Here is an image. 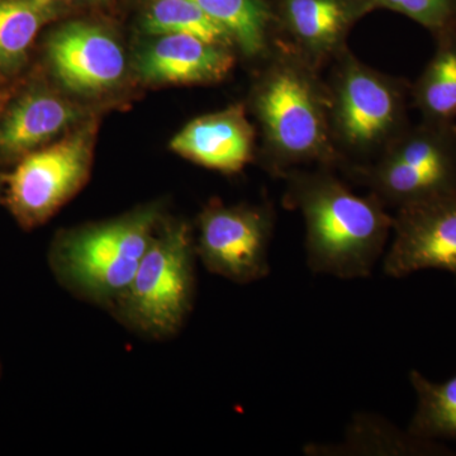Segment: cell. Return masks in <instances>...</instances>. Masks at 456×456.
Wrapping results in <instances>:
<instances>
[{
    "mask_svg": "<svg viewBox=\"0 0 456 456\" xmlns=\"http://www.w3.org/2000/svg\"><path fill=\"white\" fill-rule=\"evenodd\" d=\"M284 203L301 212L307 265L338 279L370 277L391 236L393 217L374 194L358 196L330 167L283 176Z\"/></svg>",
    "mask_w": 456,
    "mask_h": 456,
    "instance_id": "1",
    "label": "cell"
},
{
    "mask_svg": "<svg viewBox=\"0 0 456 456\" xmlns=\"http://www.w3.org/2000/svg\"><path fill=\"white\" fill-rule=\"evenodd\" d=\"M253 92L269 167L278 175L302 167H340L330 127V95L321 70L275 41Z\"/></svg>",
    "mask_w": 456,
    "mask_h": 456,
    "instance_id": "2",
    "label": "cell"
},
{
    "mask_svg": "<svg viewBox=\"0 0 456 456\" xmlns=\"http://www.w3.org/2000/svg\"><path fill=\"white\" fill-rule=\"evenodd\" d=\"M161 224L160 209L150 206L60 233L47 256L51 273L80 301L110 312L130 287Z\"/></svg>",
    "mask_w": 456,
    "mask_h": 456,
    "instance_id": "3",
    "label": "cell"
},
{
    "mask_svg": "<svg viewBox=\"0 0 456 456\" xmlns=\"http://www.w3.org/2000/svg\"><path fill=\"white\" fill-rule=\"evenodd\" d=\"M326 80L332 142L344 173L373 163L412 123L411 84L360 61L349 49Z\"/></svg>",
    "mask_w": 456,
    "mask_h": 456,
    "instance_id": "4",
    "label": "cell"
},
{
    "mask_svg": "<svg viewBox=\"0 0 456 456\" xmlns=\"http://www.w3.org/2000/svg\"><path fill=\"white\" fill-rule=\"evenodd\" d=\"M197 260L196 236L187 222H163L110 314L149 340L178 335L193 310Z\"/></svg>",
    "mask_w": 456,
    "mask_h": 456,
    "instance_id": "5",
    "label": "cell"
},
{
    "mask_svg": "<svg viewBox=\"0 0 456 456\" xmlns=\"http://www.w3.org/2000/svg\"><path fill=\"white\" fill-rule=\"evenodd\" d=\"M346 174L395 211L456 198V123L411 125L377 160Z\"/></svg>",
    "mask_w": 456,
    "mask_h": 456,
    "instance_id": "6",
    "label": "cell"
},
{
    "mask_svg": "<svg viewBox=\"0 0 456 456\" xmlns=\"http://www.w3.org/2000/svg\"><path fill=\"white\" fill-rule=\"evenodd\" d=\"M93 131L84 128L35 150L2 176L5 207L25 230L41 226L82 189L92 160Z\"/></svg>",
    "mask_w": 456,
    "mask_h": 456,
    "instance_id": "7",
    "label": "cell"
},
{
    "mask_svg": "<svg viewBox=\"0 0 456 456\" xmlns=\"http://www.w3.org/2000/svg\"><path fill=\"white\" fill-rule=\"evenodd\" d=\"M274 220L269 207L211 202L198 218V259L209 273L233 283L268 277Z\"/></svg>",
    "mask_w": 456,
    "mask_h": 456,
    "instance_id": "8",
    "label": "cell"
},
{
    "mask_svg": "<svg viewBox=\"0 0 456 456\" xmlns=\"http://www.w3.org/2000/svg\"><path fill=\"white\" fill-rule=\"evenodd\" d=\"M392 232V244L384 253V274L401 279L437 269L456 278V198L397 209Z\"/></svg>",
    "mask_w": 456,
    "mask_h": 456,
    "instance_id": "9",
    "label": "cell"
},
{
    "mask_svg": "<svg viewBox=\"0 0 456 456\" xmlns=\"http://www.w3.org/2000/svg\"><path fill=\"white\" fill-rule=\"evenodd\" d=\"M278 42L322 69L347 49V36L370 13L368 0H277Z\"/></svg>",
    "mask_w": 456,
    "mask_h": 456,
    "instance_id": "10",
    "label": "cell"
},
{
    "mask_svg": "<svg viewBox=\"0 0 456 456\" xmlns=\"http://www.w3.org/2000/svg\"><path fill=\"white\" fill-rule=\"evenodd\" d=\"M47 56L60 82L86 94L112 88L126 70L118 42L89 23H69L57 29L47 42Z\"/></svg>",
    "mask_w": 456,
    "mask_h": 456,
    "instance_id": "11",
    "label": "cell"
},
{
    "mask_svg": "<svg viewBox=\"0 0 456 456\" xmlns=\"http://www.w3.org/2000/svg\"><path fill=\"white\" fill-rule=\"evenodd\" d=\"M176 154L224 174H235L253 160L255 130L241 104L189 122L174 137Z\"/></svg>",
    "mask_w": 456,
    "mask_h": 456,
    "instance_id": "12",
    "label": "cell"
},
{
    "mask_svg": "<svg viewBox=\"0 0 456 456\" xmlns=\"http://www.w3.org/2000/svg\"><path fill=\"white\" fill-rule=\"evenodd\" d=\"M235 65L231 47L183 33L164 35L143 53L141 77L149 82L208 84L221 82Z\"/></svg>",
    "mask_w": 456,
    "mask_h": 456,
    "instance_id": "13",
    "label": "cell"
},
{
    "mask_svg": "<svg viewBox=\"0 0 456 456\" xmlns=\"http://www.w3.org/2000/svg\"><path fill=\"white\" fill-rule=\"evenodd\" d=\"M80 110L46 90L18 98L0 119V159L20 160L77 121Z\"/></svg>",
    "mask_w": 456,
    "mask_h": 456,
    "instance_id": "14",
    "label": "cell"
},
{
    "mask_svg": "<svg viewBox=\"0 0 456 456\" xmlns=\"http://www.w3.org/2000/svg\"><path fill=\"white\" fill-rule=\"evenodd\" d=\"M312 456H406L448 454L435 441L419 439L374 413H358L351 419L340 443L308 444Z\"/></svg>",
    "mask_w": 456,
    "mask_h": 456,
    "instance_id": "15",
    "label": "cell"
},
{
    "mask_svg": "<svg viewBox=\"0 0 456 456\" xmlns=\"http://www.w3.org/2000/svg\"><path fill=\"white\" fill-rule=\"evenodd\" d=\"M224 27L246 57L268 56L274 14L265 0H191Z\"/></svg>",
    "mask_w": 456,
    "mask_h": 456,
    "instance_id": "16",
    "label": "cell"
},
{
    "mask_svg": "<svg viewBox=\"0 0 456 456\" xmlns=\"http://www.w3.org/2000/svg\"><path fill=\"white\" fill-rule=\"evenodd\" d=\"M436 50L415 84H411V104L422 119L455 122L456 35L437 38Z\"/></svg>",
    "mask_w": 456,
    "mask_h": 456,
    "instance_id": "17",
    "label": "cell"
},
{
    "mask_svg": "<svg viewBox=\"0 0 456 456\" xmlns=\"http://www.w3.org/2000/svg\"><path fill=\"white\" fill-rule=\"evenodd\" d=\"M60 0H0V74L16 71L38 31L59 12Z\"/></svg>",
    "mask_w": 456,
    "mask_h": 456,
    "instance_id": "18",
    "label": "cell"
},
{
    "mask_svg": "<svg viewBox=\"0 0 456 456\" xmlns=\"http://www.w3.org/2000/svg\"><path fill=\"white\" fill-rule=\"evenodd\" d=\"M410 382L417 408L408 431L422 440L456 439V375L445 383H434L412 370Z\"/></svg>",
    "mask_w": 456,
    "mask_h": 456,
    "instance_id": "19",
    "label": "cell"
},
{
    "mask_svg": "<svg viewBox=\"0 0 456 456\" xmlns=\"http://www.w3.org/2000/svg\"><path fill=\"white\" fill-rule=\"evenodd\" d=\"M143 28L152 35L183 33L231 49L235 46L230 33L191 0H154L143 18Z\"/></svg>",
    "mask_w": 456,
    "mask_h": 456,
    "instance_id": "20",
    "label": "cell"
},
{
    "mask_svg": "<svg viewBox=\"0 0 456 456\" xmlns=\"http://www.w3.org/2000/svg\"><path fill=\"white\" fill-rule=\"evenodd\" d=\"M369 11L388 9L425 27L435 40L456 35V0H368Z\"/></svg>",
    "mask_w": 456,
    "mask_h": 456,
    "instance_id": "21",
    "label": "cell"
},
{
    "mask_svg": "<svg viewBox=\"0 0 456 456\" xmlns=\"http://www.w3.org/2000/svg\"><path fill=\"white\" fill-rule=\"evenodd\" d=\"M3 103H4V102H3L2 95H0V113H2V110H3Z\"/></svg>",
    "mask_w": 456,
    "mask_h": 456,
    "instance_id": "22",
    "label": "cell"
},
{
    "mask_svg": "<svg viewBox=\"0 0 456 456\" xmlns=\"http://www.w3.org/2000/svg\"><path fill=\"white\" fill-rule=\"evenodd\" d=\"M0 374H2V365H0Z\"/></svg>",
    "mask_w": 456,
    "mask_h": 456,
    "instance_id": "23",
    "label": "cell"
}]
</instances>
